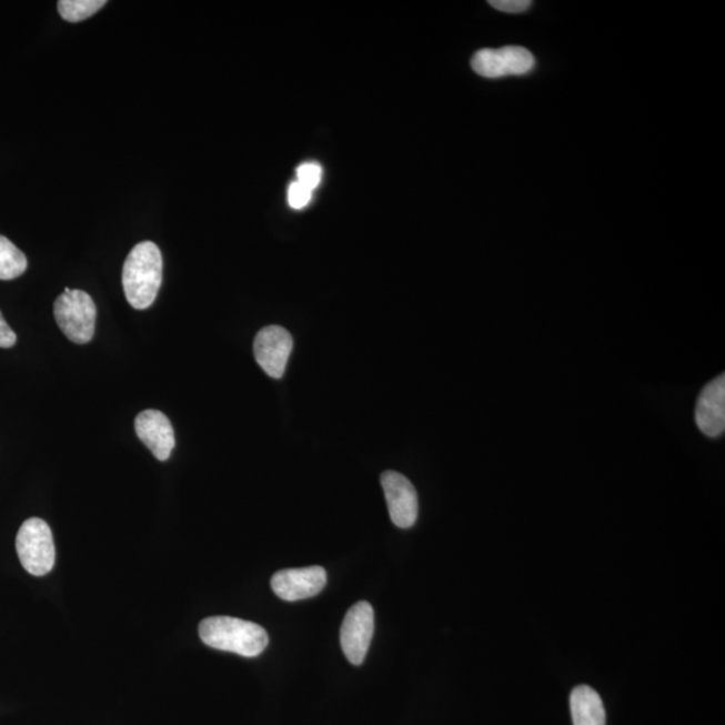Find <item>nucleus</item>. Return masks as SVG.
I'll return each instance as SVG.
<instances>
[{
    "mask_svg": "<svg viewBox=\"0 0 725 725\" xmlns=\"http://www.w3.org/2000/svg\"><path fill=\"white\" fill-rule=\"evenodd\" d=\"M163 282V256L157 243H138L123 266V288L128 303L143 311L155 303Z\"/></svg>",
    "mask_w": 725,
    "mask_h": 725,
    "instance_id": "1",
    "label": "nucleus"
},
{
    "mask_svg": "<svg viewBox=\"0 0 725 725\" xmlns=\"http://www.w3.org/2000/svg\"><path fill=\"white\" fill-rule=\"evenodd\" d=\"M199 637L213 650L256 657L269 644L264 627L233 617H210L199 625Z\"/></svg>",
    "mask_w": 725,
    "mask_h": 725,
    "instance_id": "2",
    "label": "nucleus"
},
{
    "mask_svg": "<svg viewBox=\"0 0 725 725\" xmlns=\"http://www.w3.org/2000/svg\"><path fill=\"white\" fill-rule=\"evenodd\" d=\"M54 318L70 342L87 344L94 336L98 308L87 292L66 288L56 300Z\"/></svg>",
    "mask_w": 725,
    "mask_h": 725,
    "instance_id": "3",
    "label": "nucleus"
},
{
    "mask_svg": "<svg viewBox=\"0 0 725 725\" xmlns=\"http://www.w3.org/2000/svg\"><path fill=\"white\" fill-rule=\"evenodd\" d=\"M17 553L29 574H49L56 564V545L48 523L38 517L26 520L18 532Z\"/></svg>",
    "mask_w": 725,
    "mask_h": 725,
    "instance_id": "4",
    "label": "nucleus"
},
{
    "mask_svg": "<svg viewBox=\"0 0 725 725\" xmlns=\"http://www.w3.org/2000/svg\"><path fill=\"white\" fill-rule=\"evenodd\" d=\"M375 615L369 602H358L346 613L342 628H340V643L346 659L352 665H362L367 656L371 640L374 637Z\"/></svg>",
    "mask_w": 725,
    "mask_h": 725,
    "instance_id": "5",
    "label": "nucleus"
},
{
    "mask_svg": "<svg viewBox=\"0 0 725 725\" xmlns=\"http://www.w3.org/2000/svg\"><path fill=\"white\" fill-rule=\"evenodd\" d=\"M474 72L485 79L523 75L535 68V58L525 48L481 49L472 58Z\"/></svg>",
    "mask_w": 725,
    "mask_h": 725,
    "instance_id": "6",
    "label": "nucleus"
},
{
    "mask_svg": "<svg viewBox=\"0 0 725 725\" xmlns=\"http://www.w3.org/2000/svg\"><path fill=\"white\" fill-rule=\"evenodd\" d=\"M253 349L260 367L273 380H281L293 350L291 333L279 325L265 326L256 333Z\"/></svg>",
    "mask_w": 725,
    "mask_h": 725,
    "instance_id": "7",
    "label": "nucleus"
},
{
    "mask_svg": "<svg viewBox=\"0 0 725 725\" xmlns=\"http://www.w3.org/2000/svg\"><path fill=\"white\" fill-rule=\"evenodd\" d=\"M391 522L397 528H412L419 518V496L415 487L403 474L387 471L381 477Z\"/></svg>",
    "mask_w": 725,
    "mask_h": 725,
    "instance_id": "8",
    "label": "nucleus"
},
{
    "mask_svg": "<svg viewBox=\"0 0 725 725\" xmlns=\"http://www.w3.org/2000/svg\"><path fill=\"white\" fill-rule=\"evenodd\" d=\"M326 585L323 567L281 570L272 577V588L279 598L288 602L303 601L322 593Z\"/></svg>",
    "mask_w": 725,
    "mask_h": 725,
    "instance_id": "9",
    "label": "nucleus"
},
{
    "mask_svg": "<svg viewBox=\"0 0 725 725\" xmlns=\"http://www.w3.org/2000/svg\"><path fill=\"white\" fill-rule=\"evenodd\" d=\"M138 437L159 461L171 457L175 447V433L167 415L159 410H144L134 420Z\"/></svg>",
    "mask_w": 725,
    "mask_h": 725,
    "instance_id": "10",
    "label": "nucleus"
},
{
    "mask_svg": "<svg viewBox=\"0 0 725 725\" xmlns=\"http://www.w3.org/2000/svg\"><path fill=\"white\" fill-rule=\"evenodd\" d=\"M696 423L707 437H718L725 429V375L704 387L697 401Z\"/></svg>",
    "mask_w": 725,
    "mask_h": 725,
    "instance_id": "11",
    "label": "nucleus"
},
{
    "mask_svg": "<svg viewBox=\"0 0 725 725\" xmlns=\"http://www.w3.org/2000/svg\"><path fill=\"white\" fill-rule=\"evenodd\" d=\"M570 705L574 725H606L605 705L590 686H576L571 693Z\"/></svg>",
    "mask_w": 725,
    "mask_h": 725,
    "instance_id": "12",
    "label": "nucleus"
},
{
    "mask_svg": "<svg viewBox=\"0 0 725 725\" xmlns=\"http://www.w3.org/2000/svg\"><path fill=\"white\" fill-rule=\"evenodd\" d=\"M28 271V259L6 236L0 235V280L11 281Z\"/></svg>",
    "mask_w": 725,
    "mask_h": 725,
    "instance_id": "13",
    "label": "nucleus"
},
{
    "mask_svg": "<svg viewBox=\"0 0 725 725\" xmlns=\"http://www.w3.org/2000/svg\"><path fill=\"white\" fill-rule=\"evenodd\" d=\"M105 4V0H61L58 2L57 9L67 22L77 23L91 18Z\"/></svg>",
    "mask_w": 725,
    "mask_h": 725,
    "instance_id": "14",
    "label": "nucleus"
},
{
    "mask_svg": "<svg viewBox=\"0 0 725 725\" xmlns=\"http://www.w3.org/2000/svg\"><path fill=\"white\" fill-rule=\"evenodd\" d=\"M298 181L300 184H303L304 188L313 191L318 188L323 178L322 165L318 163H304L301 164L296 171Z\"/></svg>",
    "mask_w": 725,
    "mask_h": 725,
    "instance_id": "15",
    "label": "nucleus"
},
{
    "mask_svg": "<svg viewBox=\"0 0 725 725\" xmlns=\"http://www.w3.org/2000/svg\"><path fill=\"white\" fill-rule=\"evenodd\" d=\"M312 192L313 191L310 189L304 188L303 184L293 182L291 185H289L288 190L289 207L294 210L304 209L306 204L311 202Z\"/></svg>",
    "mask_w": 725,
    "mask_h": 725,
    "instance_id": "16",
    "label": "nucleus"
},
{
    "mask_svg": "<svg viewBox=\"0 0 725 725\" xmlns=\"http://www.w3.org/2000/svg\"><path fill=\"white\" fill-rule=\"evenodd\" d=\"M490 4L493 9L508 12V14H520V12L527 11L532 2L530 0H492Z\"/></svg>",
    "mask_w": 725,
    "mask_h": 725,
    "instance_id": "17",
    "label": "nucleus"
},
{
    "mask_svg": "<svg viewBox=\"0 0 725 725\" xmlns=\"http://www.w3.org/2000/svg\"><path fill=\"white\" fill-rule=\"evenodd\" d=\"M17 344L16 332L10 329L8 322L0 312V349H11Z\"/></svg>",
    "mask_w": 725,
    "mask_h": 725,
    "instance_id": "18",
    "label": "nucleus"
}]
</instances>
